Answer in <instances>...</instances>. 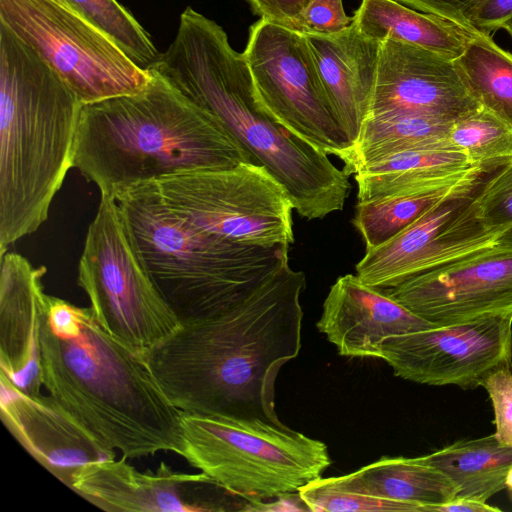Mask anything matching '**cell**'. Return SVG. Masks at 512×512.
Masks as SVG:
<instances>
[{
    "label": "cell",
    "instance_id": "ac0fdd59",
    "mask_svg": "<svg viewBox=\"0 0 512 512\" xmlns=\"http://www.w3.org/2000/svg\"><path fill=\"white\" fill-rule=\"evenodd\" d=\"M316 326L340 355L380 358L386 339L438 325L416 315L383 289L346 274L330 287Z\"/></svg>",
    "mask_w": 512,
    "mask_h": 512
},
{
    "label": "cell",
    "instance_id": "d4e9b609",
    "mask_svg": "<svg viewBox=\"0 0 512 512\" xmlns=\"http://www.w3.org/2000/svg\"><path fill=\"white\" fill-rule=\"evenodd\" d=\"M422 458L450 479L455 498L486 502L505 487L512 446L501 444L492 434L454 442Z\"/></svg>",
    "mask_w": 512,
    "mask_h": 512
},
{
    "label": "cell",
    "instance_id": "f35d334b",
    "mask_svg": "<svg viewBox=\"0 0 512 512\" xmlns=\"http://www.w3.org/2000/svg\"><path fill=\"white\" fill-rule=\"evenodd\" d=\"M502 29L506 30L508 34L512 37V18L503 24Z\"/></svg>",
    "mask_w": 512,
    "mask_h": 512
},
{
    "label": "cell",
    "instance_id": "44dd1931",
    "mask_svg": "<svg viewBox=\"0 0 512 512\" xmlns=\"http://www.w3.org/2000/svg\"><path fill=\"white\" fill-rule=\"evenodd\" d=\"M352 24L363 36L407 42L455 60L480 31L465 29L444 18L423 13L397 0H361Z\"/></svg>",
    "mask_w": 512,
    "mask_h": 512
},
{
    "label": "cell",
    "instance_id": "8992f818",
    "mask_svg": "<svg viewBox=\"0 0 512 512\" xmlns=\"http://www.w3.org/2000/svg\"><path fill=\"white\" fill-rule=\"evenodd\" d=\"M113 198L140 264L181 323L232 309L289 266V246L205 231L147 183Z\"/></svg>",
    "mask_w": 512,
    "mask_h": 512
},
{
    "label": "cell",
    "instance_id": "7c38bea8",
    "mask_svg": "<svg viewBox=\"0 0 512 512\" xmlns=\"http://www.w3.org/2000/svg\"><path fill=\"white\" fill-rule=\"evenodd\" d=\"M483 181L435 205L379 246L365 249L355 266L357 278L388 289L497 244L508 227L482 218L476 196Z\"/></svg>",
    "mask_w": 512,
    "mask_h": 512
},
{
    "label": "cell",
    "instance_id": "cb8c5ba5",
    "mask_svg": "<svg viewBox=\"0 0 512 512\" xmlns=\"http://www.w3.org/2000/svg\"><path fill=\"white\" fill-rule=\"evenodd\" d=\"M494 170L473 166L449 181L397 193L377 200L357 202L352 223L365 249L389 240L440 202L479 185Z\"/></svg>",
    "mask_w": 512,
    "mask_h": 512
},
{
    "label": "cell",
    "instance_id": "52a82bcc",
    "mask_svg": "<svg viewBox=\"0 0 512 512\" xmlns=\"http://www.w3.org/2000/svg\"><path fill=\"white\" fill-rule=\"evenodd\" d=\"M182 456L252 501L298 492L330 466L327 446L284 426L182 412Z\"/></svg>",
    "mask_w": 512,
    "mask_h": 512
},
{
    "label": "cell",
    "instance_id": "d6986e66",
    "mask_svg": "<svg viewBox=\"0 0 512 512\" xmlns=\"http://www.w3.org/2000/svg\"><path fill=\"white\" fill-rule=\"evenodd\" d=\"M46 271L16 252L0 255V373L28 394L43 387L39 329L47 307Z\"/></svg>",
    "mask_w": 512,
    "mask_h": 512
},
{
    "label": "cell",
    "instance_id": "8d00e7d4",
    "mask_svg": "<svg viewBox=\"0 0 512 512\" xmlns=\"http://www.w3.org/2000/svg\"><path fill=\"white\" fill-rule=\"evenodd\" d=\"M501 509L486 502L466 498H455L449 502L434 505L430 512H499Z\"/></svg>",
    "mask_w": 512,
    "mask_h": 512
},
{
    "label": "cell",
    "instance_id": "9a60e30c",
    "mask_svg": "<svg viewBox=\"0 0 512 512\" xmlns=\"http://www.w3.org/2000/svg\"><path fill=\"white\" fill-rule=\"evenodd\" d=\"M383 290L438 326L512 313V245L498 242Z\"/></svg>",
    "mask_w": 512,
    "mask_h": 512
},
{
    "label": "cell",
    "instance_id": "5bb4252c",
    "mask_svg": "<svg viewBox=\"0 0 512 512\" xmlns=\"http://www.w3.org/2000/svg\"><path fill=\"white\" fill-rule=\"evenodd\" d=\"M70 489L106 511H248L252 503L202 472H175L164 462L156 472H141L125 457L82 466Z\"/></svg>",
    "mask_w": 512,
    "mask_h": 512
},
{
    "label": "cell",
    "instance_id": "6da1fadb",
    "mask_svg": "<svg viewBox=\"0 0 512 512\" xmlns=\"http://www.w3.org/2000/svg\"><path fill=\"white\" fill-rule=\"evenodd\" d=\"M305 287V274L289 265L232 309L182 323L147 358L174 406L284 426L275 384L281 367L300 352Z\"/></svg>",
    "mask_w": 512,
    "mask_h": 512
},
{
    "label": "cell",
    "instance_id": "ba28073f",
    "mask_svg": "<svg viewBox=\"0 0 512 512\" xmlns=\"http://www.w3.org/2000/svg\"><path fill=\"white\" fill-rule=\"evenodd\" d=\"M77 283L99 326L147 362L149 354L182 325L142 265L116 200L100 194L78 264Z\"/></svg>",
    "mask_w": 512,
    "mask_h": 512
},
{
    "label": "cell",
    "instance_id": "4316f807",
    "mask_svg": "<svg viewBox=\"0 0 512 512\" xmlns=\"http://www.w3.org/2000/svg\"><path fill=\"white\" fill-rule=\"evenodd\" d=\"M454 63L479 105L512 126V53L478 32Z\"/></svg>",
    "mask_w": 512,
    "mask_h": 512
},
{
    "label": "cell",
    "instance_id": "4fadbf2b",
    "mask_svg": "<svg viewBox=\"0 0 512 512\" xmlns=\"http://www.w3.org/2000/svg\"><path fill=\"white\" fill-rule=\"evenodd\" d=\"M380 358L405 380L475 389L495 370L512 368V313L390 337Z\"/></svg>",
    "mask_w": 512,
    "mask_h": 512
},
{
    "label": "cell",
    "instance_id": "e0dca14e",
    "mask_svg": "<svg viewBox=\"0 0 512 512\" xmlns=\"http://www.w3.org/2000/svg\"><path fill=\"white\" fill-rule=\"evenodd\" d=\"M1 419L28 453L70 488L82 466L115 458L49 394H28L0 373Z\"/></svg>",
    "mask_w": 512,
    "mask_h": 512
},
{
    "label": "cell",
    "instance_id": "f546056e",
    "mask_svg": "<svg viewBox=\"0 0 512 512\" xmlns=\"http://www.w3.org/2000/svg\"><path fill=\"white\" fill-rule=\"evenodd\" d=\"M309 511H402L426 512L423 505L368 496L342 489L329 478H318L298 491Z\"/></svg>",
    "mask_w": 512,
    "mask_h": 512
},
{
    "label": "cell",
    "instance_id": "f1b7e54d",
    "mask_svg": "<svg viewBox=\"0 0 512 512\" xmlns=\"http://www.w3.org/2000/svg\"><path fill=\"white\" fill-rule=\"evenodd\" d=\"M108 35L138 66L148 69L159 57L150 35L117 0H62Z\"/></svg>",
    "mask_w": 512,
    "mask_h": 512
},
{
    "label": "cell",
    "instance_id": "3957f363",
    "mask_svg": "<svg viewBox=\"0 0 512 512\" xmlns=\"http://www.w3.org/2000/svg\"><path fill=\"white\" fill-rule=\"evenodd\" d=\"M147 70L219 119L283 185L299 216L324 219L343 210L350 175L267 114L243 53L215 21L187 7L174 40Z\"/></svg>",
    "mask_w": 512,
    "mask_h": 512
},
{
    "label": "cell",
    "instance_id": "7a4b0ae2",
    "mask_svg": "<svg viewBox=\"0 0 512 512\" xmlns=\"http://www.w3.org/2000/svg\"><path fill=\"white\" fill-rule=\"evenodd\" d=\"M39 329L42 385L94 437L125 458L180 454V411L146 361L112 339L90 307L48 295Z\"/></svg>",
    "mask_w": 512,
    "mask_h": 512
},
{
    "label": "cell",
    "instance_id": "d6a6232c",
    "mask_svg": "<svg viewBox=\"0 0 512 512\" xmlns=\"http://www.w3.org/2000/svg\"><path fill=\"white\" fill-rule=\"evenodd\" d=\"M352 24L343 0H311L302 12L296 31L303 34L332 35Z\"/></svg>",
    "mask_w": 512,
    "mask_h": 512
},
{
    "label": "cell",
    "instance_id": "ab89813d",
    "mask_svg": "<svg viewBox=\"0 0 512 512\" xmlns=\"http://www.w3.org/2000/svg\"><path fill=\"white\" fill-rule=\"evenodd\" d=\"M56 1L60 2L61 4H63L62 0H56ZM63 5H64V4H63Z\"/></svg>",
    "mask_w": 512,
    "mask_h": 512
},
{
    "label": "cell",
    "instance_id": "74e56055",
    "mask_svg": "<svg viewBox=\"0 0 512 512\" xmlns=\"http://www.w3.org/2000/svg\"><path fill=\"white\" fill-rule=\"evenodd\" d=\"M505 487L508 489L510 498L512 500V466L508 470L506 480H505Z\"/></svg>",
    "mask_w": 512,
    "mask_h": 512
},
{
    "label": "cell",
    "instance_id": "484cf974",
    "mask_svg": "<svg viewBox=\"0 0 512 512\" xmlns=\"http://www.w3.org/2000/svg\"><path fill=\"white\" fill-rule=\"evenodd\" d=\"M452 124L451 121L417 114L367 117L358 138L341 159L343 169L354 175L364 166L397 152L451 146L447 138Z\"/></svg>",
    "mask_w": 512,
    "mask_h": 512
},
{
    "label": "cell",
    "instance_id": "83f0119b",
    "mask_svg": "<svg viewBox=\"0 0 512 512\" xmlns=\"http://www.w3.org/2000/svg\"><path fill=\"white\" fill-rule=\"evenodd\" d=\"M447 140L471 166L495 170L512 161V126L482 107L454 121Z\"/></svg>",
    "mask_w": 512,
    "mask_h": 512
},
{
    "label": "cell",
    "instance_id": "603a6c76",
    "mask_svg": "<svg viewBox=\"0 0 512 512\" xmlns=\"http://www.w3.org/2000/svg\"><path fill=\"white\" fill-rule=\"evenodd\" d=\"M336 486L377 498L423 505L426 512L434 505L456 497L450 479L422 456L382 457L350 474L329 477Z\"/></svg>",
    "mask_w": 512,
    "mask_h": 512
},
{
    "label": "cell",
    "instance_id": "4dcf8cb0",
    "mask_svg": "<svg viewBox=\"0 0 512 512\" xmlns=\"http://www.w3.org/2000/svg\"><path fill=\"white\" fill-rule=\"evenodd\" d=\"M482 218L493 226H506L499 242L512 245V161L489 173L477 192Z\"/></svg>",
    "mask_w": 512,
    "mask_h": 512
},
{
    "label": "cell",
    "instance_id": "1f68e13d",
    "mask_svg": "<svg viewBox=\"0 0 512 512\" xmlns=\"http://www.w3.org/2000/svg\"><path fill=\"white\" fill-rule=\"evenodd\" d=\"M481 386L487 391L493 406L496 438L501 444L512 446V368L495 370Z\"/></svg>",
    "mask_w": 512,
    "mask_h": 512
},
{
    "label": "cell",
    "instance_id": "e575fe53",
    "mask_svg": "<svg viewBox=\"0 0 512 512\" xmlns=\"http://www.w3.org/2000/svg\"><path fill=\"white\" fill-rule=\"evenodd\" d=\"M417 11L435 15L453 22L465 29H473L469 23V13L478 0H397Z\"/></svg>",
    "mask_w": 512,
    "mask_h": 512
},
{
    "label": "cell",
    "instance_id": "5b68a950",
    "mask_svg": "<svg viewBox=\"0 0 512 512\" xmlns=\"http://www.w3.org/2000/svg\"><path fill=\"white\" fill-rule=\"evenodd\" d=\"M82 105L0 21V255L47 220L73 168Z\"/></svg>",
    "mask_w": 512,
    "mask_h": 512
},
{
    "label": "cell",
    "instance_id": "836d02e7",
    "mask_svg": "<svg viewBox=\"0 0 512 512\" xmlns=\"http://www.w3.org/2000/svg\"><path fill=\"white\" fill-rule=\"evenodd\" d=\"M260 19L296 31L298 20L311 0H245Z\"/></svg>",
    "mask_w": 512,
    "mask_h": 512
},
{
    "label": "cell",
    "instance_id": "277c9868",
    "mask_svg": "<svg viewBox=\"0 0 512 512\" xmlns=\"http://www.w3.org/2000/svg\"><path fill=\"white\" fill-rule=\"evenodd\" d=\"M141 91L83 104L73 168L114 196L160 178L259 164L211 113L152 74Z\"/></svg>",
    "mask_w": 512,
    "mask_h": 512
},
{
    "label": "cell",
    "instance_id": "9c48e42d",
    "mask_svg": "<svg viewBox=\"0 0 512 512\" xmlns=\"http://www.w3.org/2000/svg\"><path fill=\"white\" fill-rule=\"evenodd\" d=\"M0 21L61 77L82 104L137 93L152 78L108 35L56 0H0Z\"/></svg>",
    "mask_w": 512,
    "mask_h": 512
},
{
    "label": "cell",
    "instance_id": "ffe728a7",
    "mask_svg": "<svg viewBox=\"0 0 512 512\" xmlns=\"http://www.w3.org/2000/svg\"><path fill=\"white\" fill-rule=\"evenodd\" d=\"M304 35L335 116L353 145L368 115L380 42L353 24L332 35Z\"/></svg>",
    "mask_w": 512,
    "mask_h": 512
},
{
    "label": "cell",
    "instance_id": "30bf717a",
    "mask_svg": "<svg viewBox=\"0 0 512 512\" xmlns=\"http://www.w3.org/2000/svg\"><path fill=\"white\" fill-rule=\"evenodd\" d=\"M147 184L205 231L263 246L294 243L291 199L261 164L190 171Z\"/></svg>",
    "mask_w": 512,
    "mask_h": 512
},
{
    "label": "cell",
    "instance_id": "7402d4cb",
    "mask_svg": "<svg viewBox=\"0 0 512 512\" xmlns=\"http://www.w3.org/2000/svg\"><path fill=\"white\" fill-rule=\"evenodd\" d=\"M466 155L451 146L410 149L372 162L354 174L358 202L449 181L468 169Z\"/></svg>",
    "mask_w": 512,
    "mask_h": 512
},
{
    "label": "cell",
    "instance_id": "8fae6325",
    "mask_svg": "<svg viewBox=\"0 0 512 512\" xmlns=\"http://www.w3.org/2000/svg\"><path fill=\"white\" fill-rule=\"evenodd\" d=\"M243 55L267 114L298 139L342 159L352 144L335 116L306 36L259 19L249 28Z\"/></svg>",
    "mask_w": 512,
    "mask_h": 512
},
{
    "label": "cell",
    "instance_id": "2e32d148",
    "mask_svg": "<svg viewBox=\"0 0 512 512\" xmlns=\"http://www.w3.org/2000/svg\"><path fill=\"white\" fill-rule=\"evenodd\" d=\"M480 107L454 60L392 37L380 42L367 117L417 114L454 122Z\"/></svg>",
    "mask_w": 512,
    "mask_h": 512
},
{
    "label": "cell",
    "instance_id": "d590c367",
    "mask_svg": "<svg viewBox=\"0 0 512 512\" xmlns=\"http://www.w3.org/2000/svg\"><path fill=\"white\" fill-rule=\"evenodd\" d=\"M511 18L512 0H478L468 17L473 29L486 34L502 29Z\"/></svg>",
    "mask_w": 512,
    "mask_h": 512
}]
</instances>
